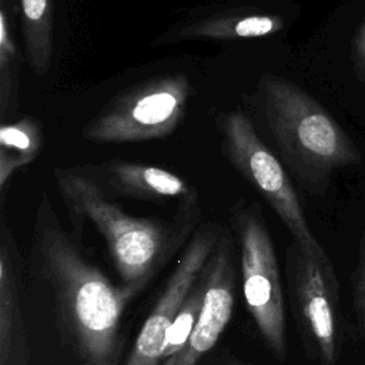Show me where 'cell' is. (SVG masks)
<instances>
[{"mask_svg": "<svg viewBox=\"0 0 365 365\" xmlns=\"http://www.w3.org/2000/svg\"><path fill=\"white\" fill-rule=\"evenodd\" d=\"M29 262L46 285L57 329L77 365H120L121 318L144 285L113 284L64 228L47 192L36 208Z\"/></svg>", "mask_w": 365, "mask_h": 365, "instance_id": "obj_1", "label": "cell"}, {"mask_svg": "<svg viewBox=\"0 0 365 365\" xmlns=\"http://www.w3.org/2000/svg\"><path fill=\"white\" fill-rule=\"evenodd\" d=\"M54 181L80 240L86 221L104 238L123 284L147 285L154 272L200 225L198 194L178 201L171 220L134 217L117 205L83 168H54Z\"/></svg>", "mask_w": 365, "mask_h": 365, "instance_id": "obj_2", "label": "cell"}, {"mask_svg": "<svg viewBox=\"0 0 365 365\" xmlns=\"http://www.w3.org/2000/svg\"><path fill=\"white\" fill-rule=\"evenodd\" d=\"M250 100L278 158L305 191L324 195L334 171L362 163L348 133L298 84L264 74Z\"/></svg>", "mask_w": 365, "mask_h": 365, "instance_id": "obj_3", "label": "cell"}, {"mask_svg": "<svg viewBox=\"0 0 365 365\" xmlns=\"http://www.w3.org/2000/svg\"><path fill=\"white\" fill-rule=\"evenodd\" d=\"M230 228L240 251L241 285L247 309L269 354L288 356L285 297L275 245L257 201L238 200L230 211Z\"/></svg>", "mask_w": 365, "mask_h": 365, "instance_id": "obj_4", "label": "cell"}, {"mask_svg": "<svg viewBox=\"0 0 365 365\" xmlns=\"http://www.w3.org/2000/svg\"><path fill=\"white\" fill-rule=\"evenodd\" d=\"M285 277L289 308L307 358L317 365H339V279L327 251H311L292 241L287 250Z\"/></svg>", "mask_w": 365, "mask_h": 365, "instance_id": "obj_5", "label": "cell"}, {"mask_svg": "<svg viewBox=\"0 0 365 365\" xmlns=\"http://www.w3.org/2000/svg\"><path fill=\"white\" fill-rule=\"evenodd\" d=\"M192 87L182 73L155 76L114 96L83 128L96 144L164 138L184 118Z\"/></svg>", "mask_w": 365, "mask_h": 365, "instance_id": "obj_6", "label": "cell"}, {"mask_svg": "<svg viewBox=\"0 0 365 365\" xmlns=\"http://www.w3.org/2000/svg\"><path fill=\"white\" fill-rule=\"evenodd\" d=\"M215 123L225 158L278 215L292 241L311 251L322 250L284 164L262 141L250 117L232 110L220 114Z\"/></svg>", "mask_w": 365, "mask_h": 365, "instance_id": "obj_7", "label": "cell"}, {"mask_svg": "<svg viewBox=\"0 0 365 365\" xmlns=\"http://www.w3.org/2000/svg\"><path fill=\"white\" fill-rule=\"evenodd\" d=\"M224 225L201 222L187 241L123 365H160L165 336L211 258Z\"/></svg>", "mask_w": 365, "mask_h": 365, "instance_id": "obj_8", "label": "cell"}, {"mask_svg": "<svg viewBox=\"0 0 365 365\" xmlns=\"http://www.w3.org/2000/svg\"><path fill=\"white\" fill-rule=\"evenodd\" d=\"M234 240L231 228L224 227L207 264V288L197 324L180 351L161 365H200L230 324L237 282Z\"/></svg>", "mask_w": 365, "mask_h": 365, "instance_id": "obj_9", "label": "cell"}, {"mask_svg": "<svg viewBox=\"0 0 365 365\" xmlns=\"http://www.w3.org/2000/svg\"><path fill=\"white\" fill-rule=\"evenodd\" d=\"M285 27L279 13L251 4H230L192 13L160 34L153 44L163 46L184 40H244L269 37Z\"/></svg>", "mask_w": 365, "mask_h": 365, "instance_id": "obj_10", "label": "cell"}, {"mask_svg": "<svg viewBox=\"0 0 365 365\" xmlns=\"http://www.w3.org/2000/svg\"><path fill=\"white\" fill-rule=\"evenodd\" d=\"M104 190V192L141 201L164 202L191 197L197 188L181 175L158 165L111 158L93 167H83Z\"/></svg>", "mask_w": 365, "mask_h": 365, "instance_id": "obj_11", "label": "cell"}, {"mask_svg": "<svg viewBox=\"0 0 365 365\" xmlns=\"http://www.w3.org/2000/svg\"><path fill=\"white\" fill-rule=\"evenodd\" d=\"M23 257L4 211L0 218V365H27L21 312Z\"/></svg>", "mask_w": 365, "mask_h": 365, "instance_id": "obj_12", "label": "cell"}, {"mask_svg": "<svg viewBox=\"0 0 365 365\" xmlns=\"http://www.w3.org/2000/svg\"><path fill=\"white\" fill-rule=\"evenodd\" d=\"M44 145L41 121L34 115H23L6 121L0 127V201L4 211V195L13 174L31 164Z\"/></svg>", "mask_w": 365, "mask_h": 365, "instance_id": "obj_13", "label": "cell"}, {"mask_svg": "<svg viewBox=\"0 0 365 365\" xmlns=\"http://www.w3.org/2000/svg\"><path fill=\"white\" fill-rule=\"evenodd\" d=\"M24 57L30 68L48 73L54 51V16L51 0H17Z\"/></svg>", "mask_w": 365, "mask_h": 365, "instance_id": "obj_14", "label": "cell"}, {"mask_svg": "<svg viewBox=\"0 0 365 365\" xmlns=\"http://www.w3.org/2000/svg\"><path fill=\"white\" fill-rule=\"evenodd\" d=\"M17 0H0V120L17 114L21 54L16 40Z\"/></svg>", "mask_w": 365, "mask_h": 365, "instance_id": "obj_15", "label": "cell"}, {"mask_svg": "<svg viewBox=\"0 0 365 365\" xmlns=\"http://www.w3.org/2000/svg\"><path fill=\"white\" fill-rule=\"evenodd\" d=\"M351 291L355 329L358 336L365 341V232L358 244L355 265L351 275Z\"/></svg>", "mask_w": 365, "mask_h": 365, "instance_id": "obj_16", "label": "cell"}, {"mask_svg": "<svg viewBox=\"0 0 365 365\" xmlns=\"http://www.w3.org/2000/svg\"><path fill=\"white\" fill-rule=\"evenodd\" d=\"M352 60L358 78L365 84V20L356 27L354 33Z\"/></svg>", "mask_w": 365, "mask_h": 365, "instance_id": "obj_17", "label": "cell"}, {"mask_svg": "<svg viewBox=\"0 0 365 365\" xmlns=\"http://www.w3.org/2000/svg\"><path fill=\"white\" fill-rule=\"evenodd\" d=\"M218 365H252V364L245 362L242 359H237V358H227V359L221 361Z\"/></svg>", "mask_w": 365, "mask_h": 365, "instance_id": "obj_18", "label": "cell"}]
</instances>
